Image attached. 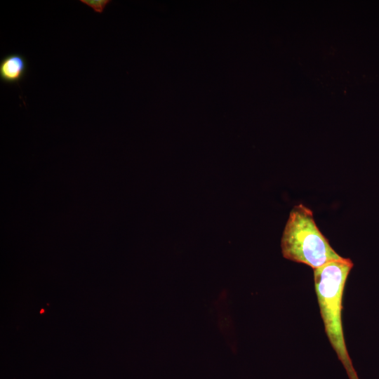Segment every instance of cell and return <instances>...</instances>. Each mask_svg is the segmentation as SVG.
Listing matches in <instances>:
<instances>
[{"instance_id":"7a4b0ae2","label":"cell","mask_w":379,"mask_h":379,"mask_svg":"<svg viewBox=\"0 0 379 379\" xmlns=\"http://www.w3.org/2000/svg\"><path fill=\"white\" fill-rule=\"evenodd\" d=\"M281 247L285 258L313 270L345 258L333 249L317 227L312 211L302 204L295 205L289 213Z\"/></svg>"},{"instance_id":"277c9868","label":"cell","mask_w":379,"mask_h":379,"mask_svg":"<svg viewBox=\"0 0 379 379\" xmlns=\"http://www.w3.org/2000/svg\"><path fill=\"white\" fill-rule=\"evenodd\" d=\"M80 2L91 8L97 13H102L110 0H80Z\"/></svg>"},{"instance_id":"3957f363","label":"cell","mask_w":379,"mask_h":379,"mask_svg":"<svg viewBox=\"0 0 379 379\" xmlns=\"http://www.w3.org/2000/svg\"><path fill=\"white\" fill-rule=\"evenodd\" d=\"M27 70V62L21 54H8L0 60V80L4 84L19 85Z\"/></svg>"},{"instance_id":"6da1fadb","label":"cell","mask_w":379,"mask_h":379,"mask_svg":"<svg viewBox=\"0 0 379 379\" xmlns=\"http://www.w3.org/2000/svg\"><path fill=\"white\" fill-rule=\"evenodd\" d=\"M353 265L350 259L344 258L313 270L314 288L325 332L350 379H358L348 354L342 323L343 292Z\"/></svg>"}]
</instances>
